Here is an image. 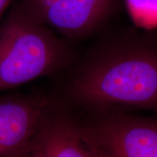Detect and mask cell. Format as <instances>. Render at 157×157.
<instances>
[{"mask_svg":"<svg viewBox=\"0 0 157 157\" xmlns=\"http://www.w3.org/2000/svg\"><path fill=\"white\" fill-rule=\"evenodd\" d=\"M67 96L92 111L157 109V49L132 45L91 57L69 84Z\"/></svg>","mask_w":157,"mask_h":157,"instance_id":"1","label":"cell"},{"mask_svg":"<svg viewBox=\"0 0 157 157\" xmlns=\"http://www.w3.org/2000/svg\"><path fill=\"white\" fill-rule=\"evenodd\" d=\"M73 60L64 39L19 2L0 23V92L39 78L53 77Z\"/></svg>","mask_w":157,"mask_h":157,"instance_id":"2","label":"cell"},{"mask_svg":"<svg viewBox=\"0 0 157 157\" xmlns=\"http://www.w3.org/2000/svg\"><path fill=\"white\" fill-rule=\"evenodd\" d=\"M60 103L44 92L0 95V157H29L44 120Z\"/></svg>","mask_w":157,"mask_h":157,"instance_id":"3","label":"cell"},{"mask_svg":"<svg viewBox=\"0 0 157 157\" xmlns=\"http://www.w3.org/2000/svg\"><path fill=\"white\" fill-rule=\"evenodd\" d=\"M18 2L41 23L71 39L93 34L119 6V0H21Z\"/></svg>","mask_w":157,"mask_h":157,"instance_id":"4","label":"cell"},{"mask_svg":"<svg viewBox=\"0 0 157 157\" xmlns=\"http://www.w3.org/2000/svg\"><path fill=\"white\" fill-rule=\"evenodd\" d=\"M84 124L107 157H157V122L106 117Z\"/></svg>","mask_w":157,"mask_h":157,"instance_id":"5","label":"cell"},{"mask_svg":"<svg viewBox=\"0 0 157 157\" xmlns=\"http://www.w3.org/2000/svg\"><path fill=\"white\" fill-rule=\"evenodd\" d=\"M29 157H107L84 124L62 109L60 103L46 118Z\"/></svg>","mask_w":157,"mask_h":157,"instance_id":"6","label":"cell"},{"mask_svg":"<svg viewBox=\"0 0 157 157\" xmlns=\"http://www.w3.org/2000/svg\"><path fill=\"white\" fill-rule=\"evenodd\" d=\"M129 13L140 25H157V0H126Z\"/></svg>","mask_w":157,"mask_h":157,"instance_id":"7","label":"cell"},{"mask_svg":"<svg viewBox=\"0 0 157 157\" xmlns=\"http://www.w3.org/2000/svg\"><path fill=\"white\" fill-rule=\"evenodd\" d=\"M13 0H0V23L4 13Z\"/></svg>","mask_w":157,"mask_h":157,"instance_id":"8","label":"cell"}]
</instances>
